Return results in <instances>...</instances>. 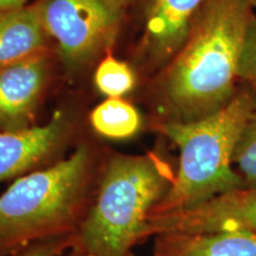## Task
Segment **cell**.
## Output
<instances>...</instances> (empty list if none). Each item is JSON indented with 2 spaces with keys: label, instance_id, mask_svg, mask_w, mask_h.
Returning a JSON list of instances; mask_svg holds the SVG:
<instances>
[{
  "label": "cell",
  "instance_id": "obj_1",
  "mask_svg": "<svg viewBox=\"0 0 256 256\" xmlns=\"http://www.w3.org/2000/svg\"><path fill=\"white\" fill-rule=\"evenodd\" d=\"M256 0H206L162 82L176 122L216 113L235 95L243 46L256 20Z\"/></svg>",
  "mask_w": 256,
  "mask_h": 256
},
{
  "label": "cell",
  "instance_id": "obj_2",
  "mask_svg": "<svg viewBox=\"0 0 256 256\" xmlns=\"http://www.w3.org/2000/svg\"><path fill=\"white\" fill-rule=\"evenodd\" d=\"M255 107L256 90L247 86L209 116L162 124V133L178 146L180 160L177 176L150 216L188 209L240 188L241 177L232 168L234 156Z\"/></svg>",
  "mask_w": 256,
  "mask_h": 256
},
{
  "label": "cell",
  "instance_id": "obj_3",
  "mask_svg": "<svg viewBox=\"0 0 256 256\" xmlns=\"http://www.w3.org/2000/svg\"><path fill=\"white\" fill-rule=\"evenodd\" d=\"M90 153L81 146L68 159L19 178L0 196V255L72 228L84 203Z\"/></svg>",
  "mask_w": 256,
  "mask_h": 256
},
{
  "label": "cell",
  "instance_id": "obj_4",
  "mask_svg": "<svg viewBox=\"0 0 256 256\" xmlns=\"http://www.w3.org/2000/svg\"><path fill=\"white\" fill-rule=\"evenodd\" d=\"M168 184V171L152 156L112 159L95 204L82 223L80 238L89 256H127L133 243L142 238Z\"/></svg>",
  "mask_w": 256,
  "mask_h": 256
},
{
  "label": "cell",
  "instance_id": "obj_5",
  "mask_svg": "<svg viewBox=\"0 0 256 256\" xmlns=\"http://www.w3.org/2000/svg\"><path fill=\"white\" fill-rule=\"evenodd\" d=\"M46 34L70 66L88 62L114 36L120 8L113 0H42L37 6Z\"/></svg>",
  "mask_w": 256,
  "mask_h": 256
},
{
  "label": "cell",
  "instance_id": "obj_6",
  "mask_svg": "<svg viewBox=\"0 0 256 256\" xmlns=\"http://www.w3.org/2000/svg\"><path fill=\"white\" fill-rule=\"evenodd\" d=\"M256 232V186L235 188L203 203L148 217L142 238L150 234L200 235V234Z\"/></svg>",
  "mask_w": 256,
  "mask_h": 256
},
{
  "label": "cell",
  "instance_id": "obj_7",
  "mask_svg": "<svg viewBox=\"0 0 256 256\" xmlns=\"http://www.w3.org/2000/svg\"><path fill=\"white\" fill-rule=\"evenodd\" d=\"M46 76V62L38 55L0 69V130L31 127Z\"/></svg>",
  "mask_w": 256,
  "mask_h": 256
},
{
  "label": "cell",
  "instance_id": "obj_8",
  "mask_svg": "<svg viewBox=\"0 0 256 256\" xmlns=\"http://www.w3.org/2000/svg\"><path fill=\"white\" fill-rule=\"evenodd\" d=\"M68 132V121L57 113L44 126L0 130V182L24 174L46 158Z\"/></svg>",
  "mask_w": 256,
  "mask_h": 256
},
{
  "label": "cell",
  "instance_id": "obj_9",
  "mask_svg": "<svg viewBox=\"0 0 256 256\" xmlns=\"http://www.w3.org/2000/svg\"><path fill=\"white\" fill-rule=\"evenodd\" d=\"M206 0H154L146 24L145 48L156 63L172 60L184 46Z\"/></svg>",
  "mask_w": 256,
  "mask_h": 256
},
{
  "label": "cell",
  "instance_id": "obj_10",
  "mask_svg": "<svg viewBox=\"0 0 256 256\" xmlns=\"http://www.w3.org/2000/svg\"><path fill=\"white\" fill-rule=\"evenodd\" d=\"M46 34L37 6L0 14V69L37 56Z\"/></svg>",
  "mask_w": 256,
  "mask_h": 256
},
{
  "label": "cell",
  "instance_id": "obj_11",
  "mask_svg": "<svg viewBox=\"0 0 256 256\" xmlns=\"http://www.w3.org/2000/svg\"><path fill=\"white\" fill-rule=\"evenodd\" d=\"M177 238L178 256H256V232H226Z\"/></svg>",
  "mask_w": 256,
  "mask_h": 256
},
{
  "label": "cell",
  "instance_id": "obj_12",
  "mask_svg": "<svg viewBox=\"0 0 256 256\" xmlns=\"http://www.w3.org/2000/svg\"><path fill=\"white\" fill-rule=\"evenodd\" d=\"M90 121L94 130L110 139H126L140 127L139 113L120 98H110L92 110Z\"/></svg>",
  "mask_w": 256,
  "mask_h": 256
},
{
  "label": "cell",
  "instance_id": "obj_13",
  "mask_svg": "<svg viewBox=\"0 0 256 256\" xmlns=\"http://www.w3.org/2000/svg\"><path fill=\"white\" fill-rule=\"evenodd\" d=\"M95 83L102 94L110 98H121L132 90L136 76L126 63L114 57H107L96 70Z\"/></svg>",
  "mask_w": 256,
  "mask_h": 256
},
{
  "label": "cell",
  "instance_id": "obj_14",
  "mask_svg": "<svg viewBox=\"0 0 256 256\" xmlns=\"http://www.w3.org/2000/svg\"><path fill=\"white\" fill-rule=\"evenodd\" d=\"M234 162L238 164L248 183L256 186V107L240 136Z\"/></svg>",
  "mask_w": 256,
  "mask_h": 256
},
{
  "label": "cell",
  "instance_id": "obj_15",
  "mask_svg": "<svg viewBox=\"0 0 256 256\" xmlns=\"http://www.w3.org/2000/svg\"><path fill=\"white\" fill-rule=\"evenodd\" d=\"M238 78L256 90V20L249 28L241 62H240Z\"/></svg>",
  "mask_w": 256,
  "mask_h": 256
},
{
  "label": "cell",
  "instance_id": "obj_16",
  "mask_svg": "<svg viewBox=\"0 0 256 256\" xmlns=\"http://www.w3.org/2000/svg\"><path fill=\"white\" fill-rule=\"evenodd\" d=\"M64 244L60 242L46 243V244L28 249L18 256H60Z\"/></svg>",
  "mask_w": 256,
  "mask_h": 256
},
{
  "label": "cell",
  "instance_id": "obj_17",
  "mask_svg": "<svg viewBox=\"0 0 256 256\" xmlns=\"http://www.w3.org/2000/svg\"><path fill=\"white\" fill-rule=\"evenodd\" d=\"M28 0H0V14L12 10L23 8Z\"/></svg>",
  "mask_w": 256,
  "mask_h": 256
},
{
  "label": "cell",
  "instance_id": "obj_18",
  "mask_svg": "<svg viewBox=\"0 0 256 256\" xmlns=\"http://www.w3.org/2000/svg\"><path fill=\"white\" fill-rule=\"evenodd\" d=\"M113 2H115V4H116L118 6H119V8H121V6H122L124 2H127L128 0H113Z\"/></svg>",
  "mask_w": 256,
  "mask_h": 256
}]
</instances>
